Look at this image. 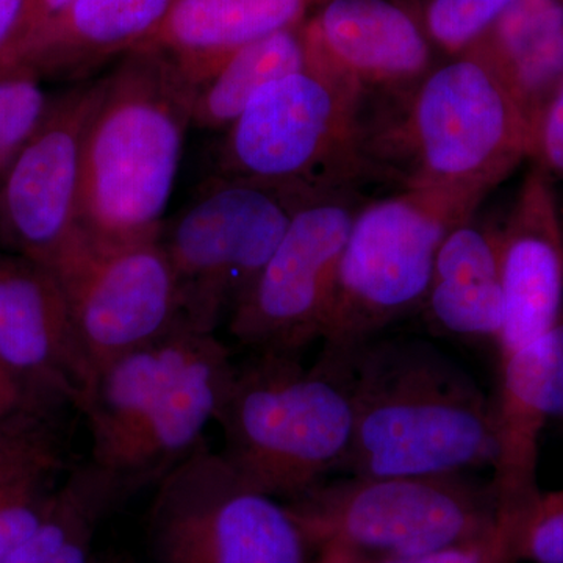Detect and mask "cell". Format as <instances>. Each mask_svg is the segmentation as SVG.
Masks as SVG:
<instances>
[{
	"label": "cell",
	"mask_w": 563,
	"mask_h": 563,
	"mask_svg": "<svg viewBox=\"0 0 563 563\" xmlns=\"http://www.w3.org/2000/svg\"><path fill=\"white\" fill-rule=\"evenodd\" d=\"M365 92L307 63L263 88L222 132L214 174L355 190L390 179L377 162L374 133L362 118Z\"/></svg>",
	"instance_id": "6"
},
{
	"label": "cell",
	"mask_w": 563,
	"mask_h": 563,
	"mask_svg": "<svg viewBox=\"0 0 563 563\" xmlns=\"http://www.w3.org/2000/svg\"><path fill=\"white\" fill-rule=\"evenodd\" d=\"M132 496L121 481L87 459L51 496L35 531L2 563H92L99 529Z\"/></svg>",
	"instance_id": "22"
},
{
	"label": "cell",
	"mask_w": 563,
	"mask_h": 563,
	"mask_svg": "<svg viewBox=\"0 0 563 563\" xmlns=\"http://www.w3.org/2000/svg\"><path fill=\"white\" fill-rule=\"evenodd\" d=\"M531 125L499 70L474 47L433 66L409 92L391 132L374 135L385 172L402 188H435L483 202L529 158Z\"/></svg>",
	"instance_id": "5"
},
{
	"label": "cell",
	"mask_w": 563,
	"mask_h": 563,
	"mask_svg": "<svg viewBox=\"0 0 563 563\" xmlns=\"http://www.w3.org/2000/svg\"><path fill=\"white\" fill-rule=\"evenodd\" d=\"M235 366L217 333L181 321L103 366L79 406L91 437L88 461L133 495L157 485L206 440Z\"/></svg>",
	"instance_id": "3"
},
{
	"label": "cell",
	"mask_w": 563,
	"mask_h": 563,
	"mask_svg": "<svg viewBox=\"0 0 563 563\" xmlns=\"http://www.w3.org/2000/svg\"><path fill=\"white\" fill-rule=\"evenodd\" d=\"M285 504L314 555L402 559L496 542L490 483L468 474L325 479Z\"/></svg>",
	"instance_id": "7"
},
{
	"label": "cell",
	"mask_w": 563,
	"mask_h": 563,
	"mask_svg": "<svg viewBox=\"0 0 563 563\" xmlns=\"http://www.w3.org/2000/svg\"><path fill=\"white\" fill-rule=\"evenodd\" d=\"M49 269L65 292L92 377L181 321L176 277L158 239L109 246L79 232Z\"/></svg>",
	"instance_id": "12"
},
{
	"label": "cell",
	"mask_w": 563,
	"mask_h": 563,
	"mask_svg": "<svg viewBox=\"0 0 563 563\" xmlns=\"http://www.w3.org/2000/svg\"><path fill=\"white\" fill-rule=\"evenodd\" d=\"M92 563H131V562L124 561V559L99 558V555H96L95 561H92Z\"/></svg>",
	"instance_id": "34"
},
{
	"label": "cell",
	"mask_w": 563,
	"mask_h": 563,
	"mask_svg": "<svg viewBox=\"0 0 563 563\" xmlns=\"http://www.w3.org/2000/svg\"><path fill=\"white\" fill-rule=\"evenodd\" d=\"M496 547L504 563H563V488L540 493Z\"/></svg>",
	"instance_id": "25"
},
{
	"label": "cell",
	"mask_w": 563,
	"mask_h": 563,
	"mask_svg": "<svg viewBox=\"0 0 563 563\" xmlns=\"http://www.w3.org/2000/svg\"><path fill=\"white\" fill-rule=\"evenodd\" d=\"M355 190H324L309 199L228 318V329L252 354L301 355L322 340L336 272L352 221Z\"/></svg>",
	"instance_id": "11"
},
{
	"label": "cell",
	"mask_w": 563,
	"mask_h": 563,
	"mask_svg": "<svg viewBox=\"0 0 563 563\" xmlns=\"http://www.w3.org/2000/svg\"><path fill=\"white\" fill-rule=\"evenodd\" d=\"M504 324L499 357L536 342L563 301V222L554 180L540 166L526 174L514 209L499 228Z\"/></svg>",
	"instance_id": "16"
},
{
	"label": "cell",
	"mask_w": 563,
	"mask_h": 563,
	"mask_svg": "<svg viewBox=\"0 0 563 563\" xmlns=\"http://www.w3.org/2000/svg\"><path fill=\"white\" fill-rule=\"evenodd\" d=\"M562 2H563V0H562Z\"/></svg>",
	"instance_id": "36"
},
{
	"label": "cell",
	"mask_w": 563,
	"mask_h": 563,
	"mask_svg": "<svg viewBox=\"0 0 563 563\" xmlns=\"http://www.w3.org/2000/svg\"><path fill=\"white\" fill-rule=\"evenodd\" d=\"M217 422L220 451L244 483L284 498L343 472L354 433L351 358L252 354L235 366Z\"/></svg>",
	"instance_id": "4"
},
{
	"label": "cell",
	"mask_w": 563,
	"mask_h": 563,
	"mask_svg": "<svg viewBox=\"0 0 563 563\" xmlns=\"http://www.w3.org/2000/svg\"><path fill=\"white\" fill-rule=\"evenodd\" d=\"M95 79L52 98L0 181V247L49 266L79 233L81 139Z\"/></svg>",
	"instance_id": "13"
},
{
	"label": "cell",
	"mask_w": 563,
	"mask_h": 563,
	"mask_svg": "<svg viewBox=\"0 0 563 563\" xmlns=\"http://www.w3.org/2000/svg\"><path fill=\"white\" fill-rule=\"evenodd\" d=\"M547 333L551 342H553L555 355L553 418L563 420V301L561 309L555 314L553 324H551Z\"/></svg>",
	"instance_id": "31"
},
{
	"label": "cell",
	"mask_w": 563,
	"mask_h": 563,
	"mask_svg": "<svg viewBox=\"0 0 563 563\" xmlns=\"http://www.w3.org/2000/svg\"><path fill=\"white\" fill-rule=\"evenodd\" d=\"M70 2H73V0H31V10H29L24 36H22L21 43L18 44L16 49L22 43H25V41L35 35L36 32L41 31L44 25L49 24L52 20H55V18H57ZM13 52H11V54H13Z\"/></svg>",
	"instance_id": "32"
},
{
	"label": "cell",
	"mask_w": 563,
	"mask_h": 563,
	"mask_svg": "<svg viewBox=\"0 0 563 563\" xmlns=\"http://www.w3.org/2000/svg\"><path fill=\"white\" fill-rule=\"evenodd\" d=\"M350 476H453L492 466L496 406L461 366L417 340H373L351 357Z\"/></svg>",
	"instance_id": "2"
},
{
	"label": "cell",
	"mask_w": 563,
	"mask_h": 563,
	"mask_svg": "<svg viewBox=\"0 0 563 563\" xmlns=\"http://www.w3.org/2000/svg\"><path fill=\"white\" fill-rule=\"evenodd\" d=\"M307 63L366 91L410 92L433 68L422 20L393 0H329L303 22Z\"/></svg>",
	"instance_id": "15"
},
{
	"label": "cell",
	"mask_w": 563,
	"mask_h": 563,
	"mask_svg": "<svg viewBox=\"0 0 563 563\" xmlns=\"http://www.w3.org/2000/svg\"><path fill=\"white\" fill-rule=\"evenodd\" d=\"M479 203L420 187L363 202L340 258L321 354L351 358L393 322L420 312L444 235Z\"/></svg>",
	"instance_id": "8"
},
{
	"label": "cell",
	"mask_w": 563,
	"mask_h": 563,
	"mask_svg": "<svg viewBox=\"0 0 563 563\" xmlns=\"http://www.w3.org/2000/svg\"><path fill=\"white\" fill-rule=\"evenodd\" d=\"M31 0H0V65L24 36Z\"/></svg>",
	"instance_id": "30"
},
{
	"label": "cell",
	"mask_w": 563,
	"mask_h": 563,
	"mask_svg": "<svg viewBox=\"0 0 563 563\" xmlns=\"http://www.w3.org/2000/svg\"><path fill=\"white\" fill-rule=\"evenodd\" d=\"M512 87L533 122L563 79L562 0H518L472 46Z\"/></svg>",
	"instance_id": "21"
},
{
	"label": "cell",
	"mask_w": 563,
	"mask_h": 563,
	"mask_svg": "<svg viewBox=\"0 0 563 563\" xmlns=\"http://www.w3.org/2000/svg\"><path fill=\"white\" fill-rule=\"evenodd\" d=\"M324 190L214 174L163 222L180 320L214 333L279 246L303 203Z\"/></svg>",
	"instance_id": "9"
},
{
	"label": "cell",
	"mask_w": 563,
	"mask_h": 563,
	"mask_svg": "<svg viewBox=\"0 0 563 563\" xmlns=\"http://www.w3.org/2000/svg\"><path fill=\"white\" fill-rule=\"evenodd\" d=\"M24 385L0 361V417L13 413L18 407L24 406Z\"/></svg>",
	"instance_id": "33"
},
{
	"label": "cell",
	"mask_w": 563,
	"mask_h": 563,
	"mask_svg": "<svg viewBox=\"0 0 563 563\" xmlns=\"http://www.w3.org/2000/svg\"><path fill=\"white\" fill-rule=\"evenodd\" d=\"M196 85L141 46L96 77L81 139L79 232L96 244L158 239L191 128Z\"/></svg>",
	"instance_id": "1"
},
{
	"label": "cell",
	"mask_w": 563,
	"mask_h": 563,
	"mask_svg": "<svg viewBox=\"0 0 563 563\" xmlns=\"http://www.w3.org/2000/svg\"><path fill=\"white\" fill-rule=\"evenodd\" d=\"M176 0H73L0 68L25 66L41 79L81 84L144 46Z\"/></svg>",
	"instance_id": "18"
},
{
	"label": "cell",
	"mask_w": 563,
	"mask_h": 563,
	"mask_svg": "<svg viewBox=\"0 0 563 563\" xmlns=\"http://www.w3.org/2000/svg\"><path fill=\"white\" fill-rule=\"evenodd\" d=\"M529 158L563 184V79L533 122Z\"/></svg>",
	"instance_id": "27"
},
{
	"label": "cell",
	"mask_w": 563,
	"mask_h": 563,
	"mask_svg": "<svg viewBox=\"0 0 563 563\" xmlns=\"http://www.w3.org/2000/svg\"><path fill=\"white\" fill-rule=\"evenodd\" d=\"M306 65L303 22L240 47L196 87L191 128L224 132L263 88Z\"/></svg>",
	"instance_id": "23"
},
{
	"label": "cell",
	"mask_w": 563,
	"mask_h": 563,
	"mask_svg": "<svg viewBox=\"0 0 563 563\" xmlns=\"http://www.w3.org/2000/svg\"><path fill=\"white\" fill-rule=\"evenodd\" d=\"M318 554H329L340 563H503L495 540L488 542L457 544L432 553L413 555L402 559H365L355 555L322 551Z\"/></svg>",
	"instance_id": "29"
},
{
	"label": "cell",
	"mask_w": 563,
	"mask_h": 563,
	"mask_svg": "<svg viewBox=\"0 0 563 563\" xmlns=\"http://www.w3.org/2000/svg\"><path fill=\"white\" fill-rule=\"evenodd\" d=\"M554 379L555 355L548 333L501 361L490 481L496 540L542 493L537 483L540 437L553 418Z\"/></svg>",
	"instance_id": "17"
},
{
	"label": "cell",
	"mask_w": 563,
	"mask_h": 563,
	"mask_svg": "<svg viewBox=\"0 0 563 563\" xmlns=\"http://www.w3.org/2000/svg\"><path fill=\"white\" fill-rule=\"evenodd\" d=\"M518 0H429L422 24L433 46L454 57L481 38Z\"/></svg>",
	"instance_id": "26"
},
{
	"label": "cell",
	"mask_w": 563,
	"mask_h": 563,
	"mask_svg": "<svg viewBox=\"0 0 563 563\" xmlns=\"http://www.w3.org/2000/svg\"><path fill=\"white\" fill-rule=\"evenodd\" d=\"M420 312L435 335L498 346L504 324L498 228L472 217L450 229Z\"/></svg>",
	"instance_id": "19"
},
{
	"label": "cell",
	"mask_w": 563,
	"mask_h": 563,
	"mask_svg": "<svg viewBox=\"0 0 563 563\" xmlns=\"http://www.w3.org/2000/svg\"><path fill=\"white\" fill-rule=\"evenodd\" d=\"M147 542L155 563H310L287 504L244 483L207 440L157 484Z\"/></svg>",
	"instance_id": "10"
},
{
	"label": "cell",
	"mask_w": 563,
	"mask_h": 563,
	"mask_svg": "<svg viewBox=\"0 0 563 563\" xmlns=\"http://www.w3.org/2000/svg\"><path fill=\"white\" fill-rule=\"evenodd\" d=\"M52 98L38 74L25 66L0 68V181L49 110Z\"/></svg>",
	"instance_id": "24"
},
{
	"label": "cell",
	"mask_w": 563,
	"mask_h": 563,
	"mask_svg": "<svg viewBox=\"0 0 563 563\" xmlns=\"http://www.w3.org/2000/svg\"><path fill=\"white\" fill-rule=\"evenodd\" d=\"M0 361L54 401L79 409L92 383L68 302L47 266L0 247Z\"/></svg>",
	"instance_id": "14"
},
{
	"label": "cell",
	"mask_w": 563,
	"mask_h": 563,
	"mask_svg": "<svg viewBox=\"0 0 563 563\" xmlns=\"http://www.w3.org/2000/svg\"><path fill=\"white\" fill-rule=\"evenodd\" d=\"M329 0H176L144 46L168 55L198 87L246 44L296 27Z\"/></svg>",
	"instance_id": "20"
},
{
	"label": "cell",
	"mask_w": 563,
	"mask_h": 563,
	"mask_svg": "<svg viewBox=\"0 0 563 563\" xmlns=\"http://www.w3.org/2000/svg\"><path fill=\"white\" fill-rule=\"evenodd\" d=\"M51 496L36 495L0 504V563L35 531L46 514Z\"/></svg>",
	"instance_id": "28"
},
{
	"label": "cell",
	"mask_w": 563,
	"mask_h": 563,
	"mask_svg": "<svg viewBox=\"0 0 563 563\" xmlns=\"http://www.w3.org/2000/svg\"><path fill=\"white\" fill-rule=\"evenodd\" d=\"M314 558L317 559H314L313 563H340L335 558L329 554H317Z\"/></svg>",
	"instance_id": "35"
}]
</instances>
